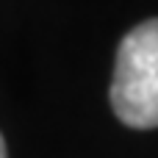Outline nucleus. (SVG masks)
<instances>
[{"label": "nucleus", "mask_w": 158, "mask_h": 158, "mask_svg": "<svg viewBox=\"0 0 158 158\" xmlns=\"http://www.w3.org/2000/svg\"><path fill=\"white\" fill-rule=\"evenodd\" d=\"M0 158H8V153H6V142H3V136H0Z\"/></svg>", "instance_id": "f03ea898"}, {"label": "nucleus", "mask_w": 158, "mask_h": 158, "mask_svg": "<svg viewBox=\"0 0 158 158\" xmlns=\"http://www.w3.org/2000/svg\"><path fill=\"white\" fill-rule=\"evenodd\" d=\"M111 108L128 128H158V19L136 25L119 42Z\"/></svg>", "instance_id": "f257e3e1"}]
</instances>
